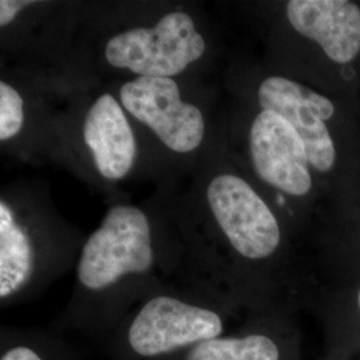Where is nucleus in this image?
Masks as SVG:
<instances>
[{
	"label": "nucleus",
	"mask_w": 360,
	"mask_h": 360,
	"mask_svg": "<svg viewBox=\"0 0 360 360\" xmlns=\"http://www.w3.org/2000/svg\"><path fill=\"white\" fill-rule=\"evenodd\" d=\"M224 321L217 309L159 294L147 299L120 328L119 346L131 360H159L223 335Z\"/></svg>",
	"instance_id": "nucleus-1"
},
{
	"label": "nucleus",
	"mask_w": 360,
	"mask_h": 360,
	"mask_svg": "<svg viewBox=\"0 0 360 360\" xmlns=\"http://www.w3.org/2000/svg\"><path fill=\"white\" fill-rule=\"evenodd\" d=\"M155 259L147 215L138 207H112L82 248L77 283L90 294H102L126 278L150 274Z\"/></svg>",
	"instance_id": "nucleus-2"
},
{
	"label": "nucleus",
	"mask_w": 360,
	"mask_h": 360,
	"mask_svg": "<svg viewBox=\"0 0 360 360\" xmlns=\"http://www.w3.org/2000/svg\"><path fill=\"white\" fill-rule=\"evenodd\" d=\"M206 39L188 13L165 15L155 26L136 27L108 39L104 58L115 68L136 77H172L198 62L206 52Z\"/></svg>",
	"instance_id": "nucleus-3"
},
{
	"label": "nucleus",
	"mask_w": 360,
	"mask_h": 360,
	"mask_svg": "<svg viewBox=\"0 0 360 360\" xmlns=\"http://www.w3.org/2000/svg\"><path fill=\"white\" fill-rule=\"evenodd\" d=\"M207 203L232 250L247 260L272 257L282 231L270 207L240 176L219 174L207 186Z\"/></svg>",
	"instance_id": "nucleus-4"
},
{
	"label": "nucleus",
	"mask_w": 360,
	"mask_h": 360,
	"mask_svg": "<svg viewBox=\"0 0 360 360\" xmlns=\"http://www.w3.org/2000/svg\"><path fill=\"white\" fill-rule=\"evenodd\" d=\"M120 103L174 153H193L205 139V116L181 99L179 86L171 77L129 80L120 89Z\"/></svg>",
	"instance_id": "nucleus-5"
},
{
	"label": "nucleus",
	"mask_w": 360,
	"mask_h": 360,
	"mask_svg": "<svg viewBox=\"0 0 360 360\" xmlns=\"http://www.w3.org/2000/svg\"><path fill=\"white\" fill-rule=\"evenodd\" d=\"M262 110L287 120L306 146L309 165L321 172L334 167L336 150L326 122L335 114L330 99L283 77L264 79L257 91Z\"/></svg>",
	"instance_id": "nucleus-6"
},
{
	"label": "nucleus",
	"mask_w": 360,
	"mask_h": 360,
	"mask_svg": "<svg viewBox=\"0 0 360 360\" xmlns=\"http://www.w3.org/2000/svg\"><path fill=\"white\" fill-rule=\"evenodd\" d=\"M250 155L257 176L271 187L304 196L312 187L306 146L276 112L262 110L250 129Z\"/></svg>",
	"instance_id": "nucleus-7"
},
{
	"label": "nucleus",
	"mask_w": 360,
	"mask_h": 360,
	"mask_svg": "<svg viewBox=\"0 0 360 360\" xmlns=\"http://www.w3.org/2000/svg\"><path fill=\"white\" fill-rule=\"evenodd\" d=\"M287 19L300 35L315 40L335 63L346 65L360 52V8L348 0H291Z\"/></svg>",
	"instance_id": "nucleus-8"
},
{
	"label": "nucleus",
	"mask_w": 360,
	"mask_h": 360,
	"mask_svg": "<svg viewBox=\"0 0 360 360\" xmlns=\"http://www.w3.org/2000/svg\"><path fill=\"white\" fill-rule=\"evenodd\" d=\"M83 141L98 172L105 179H123L135 165L134 131L122 105L111 94L101 95L87 111Z\"/></svg>",
	"instance_id": "nucleus-9"
},
{
	"label": "nucleus",
	"mask_w": 360,
	"mask_h": 360,
	"mask_svg": "<svg viewBox=\"0 0 360 360\" xmlns=\"http://www.w3.org/2000/svg\"><path fill=\"white\" fill-rule=\"evenodd\" d=\"M37 255L28 232L15 220L11 210L0 203V299L6 302L30 283Z\"/></svg>",
	"instance_id": "nucleus-10"
},
{
	"label": "nucleus",
	"mask_w": 360,
	"mask_h": 360,
	"mask_svg": "<svg viewBox=\"0 0 360 360\" xmlns=\"http://www.w3.org/2000/svg\"><path fill=\"white\" fill-rule=\"evenodd\" d=\"M278 343L266 334L219 336L181 355V360H281Z\"/></svg>",
	"instance_id": "nucleus-11"
},
{
	"label": "nucleus",
	"mask_w": 360,
	"mask_h": 360,
	"mask_svg": "<svg viewBox=\"0 0 360 360\" xmlns=\"http://www.w3.org/2000/svg\"><path fill=\"white\" fill-rule=\"evenodd\" d=\"M25 124V101L6 80L0 82V141L15 138Z\"/></svg>",
	"instance_id": "nucleus-12"
},
{
	"label": "nucleus",
	"mask_w": 360,
	"mask_h": 360,
	"mask_svg": "<svg viewBox=\"0 0 360 360\" xmlns=\"http://www.w3.org/2000/svg\"><path fill=\"white\" fill-rule=\"evenodd\" d=\"M0 360H58L51 349L38 339L13 338L1 346Z\"/></svg>",
	"instance_id": "nucleus-13"
},
{
	"label": "nucleus",
	"mask_w": 360,
	"mask_h": 360,
	"mask_svg": "<svg viewBox=\"0 0 360 360\" xmlns=\"http://www.w3.org/2000/svg\"><path fill=\"white\" fill-rule=\"evenodd\" d=\"M37 4L30 0H1L0 1V26L11 25L16 16L28 7Z\"/></svg>",
	"instance_id": "nucleus-14"
},
{
	"label": "nucleus",
	"mask_w": 360,
	"mask_h": 360,
	"mask_svg": "<svg viewBox=\"0 0 360 360\" xmlns=\"http://www.w3.org/2000/svg\"><path fill=\"white\" fill-rule=\"evenodd\" d=\"M358 302H359V307H360V290H359V294H358Z\"/></svg>",
	"instance_id": "nucleus-15"
}]
</instances>
